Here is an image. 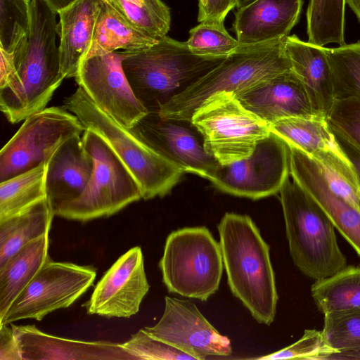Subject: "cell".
I'll use <instances>...</instances> for the list:
<instances>
[{"instance_id":"obj_24","label":"cell","mask_w":360,"mask_h":360,"mask_svg":"<svg viewBox=\"0 0 360 360\" xmlns=\"http://www.w3.org/2000/svg\"><path fill=\"white\" fill-rule=\"evenodd\" d=\"M102 0H75L58 14L61 72L65 79L75 77L91 44Z\"/></svg>"},{"instance_id":"obj_10","label":"cell","mask_w":360,"mask_h":360,"mask_svg":"<svg viewBox=\"0 0 360 360\" xmlns=\"http://www.w3.org/2000/svg\"><path fill=\"white\" fill-rule=\"evenodd\" d=\"M0 152V182L46 162L67 139L85 131L78 117L65 106L36 112Z\"/></svg>"},{"instance_id":"obj_40","label":"cell","mask_w":360,"mask_h":360,"mask_svg":"<svg viewBox=\"0 0 360 360\" xmlns=\"http://www.w3.org/2000/svg\"><path fill=\"white\" fill-rule=\"evenodd\" d=\"M0 325V360H22L12 326Z\"/></svg>"},{"instance_id":"obj_23","label":"cell","mask_w":360,"mask_h":360,"mask_svg":"<svg viewBox=\"0 0 360 360\" xmlns=\"http://www.w3.org/2000/svg\"><path fill=\"white\" fill-rule=\"evenodd\" d=\"M283 44L292 69L305 87L314 115L326 118L335 101L326 48L304 41L296 35H288Z\"/></svg>"},{"instance_id":"obj_27","label":"cell","mask_w":360,"mask_h":360,"mask_svg":"<svg viewBox=\"0 0 360 360\" xmlns=\"http://www.w3.org/2000/svg\"><path fill=\"white\" fill-rule=\"evenodd\" d=\"M54 216L47 198L0 221V266L25 245L48 234Z\"/></svg>"},{"instance_id":"obj_14","label":"cell","mask_w":360,"mask_h":360,"mask_svg":"<svg viewBox=\"0 0 360 360\" xmlns=\"http://www.w3.org/2000/svg\"><path fill=\"white\" fill-rule=\"evenodd\" d=\"M143 329L194 360L229 356L232 353L229 338L221 335L188 300L166 296L161 319L155 326Z\"/></svg>"},{"instance_id":"obj_9","label":"cell","mask_w":360,"mask_h":360,"mask_svg":"<svg viewBox=\"0 0 360 360\" xmlns=\"http://www.w3.org/2000/svg\"><path fill=\"white\" fill-rule=\"evenodd\" d=\"M190 122L202 136L206 152L223 165L249 157L271 133L269 123L225 91L207 98L193 112Z\"/></svg>"},{"instance_id":"obj_11","label":"cell","mask_w":360,"mask_h":360,"mask_svg":"<svg viewBox=\"0 0 360 360\" xmlns=\"http://www.w3.org/2000/svg\"><path fill=\"white\" fill-rule=\"evenodd\" d=\"M96 276L93 266L53 262L49 256L0 319V325L26 319L41 321L70 307L92 285Z\"/></svg>"},{"instance_id":"obj_16","label":"cell","mask_w":360,"mask_h":360,"mask_svg":"<svg viewBox=\"0 0 360 360\" xmlns=\"http://www.w3.org/2000/svg\"><path fill=\"white\" fill-rule=\"evenodd\" d=\"M271 131L312 158L328 176L343 177L359 188L351 163L337 143L326 118L291 117L271 124Z\"/></svg>"},{"instance_id":"obj_19","label":"cell","mask_w":360,"mask_h":360,"mask_svg":"<svg viewBox=\"0 0 360 360\" xmlns=\"http://www.w3.org/2000/svg\"><path fill=\"white\" fill-rule=\"evenodd\" d=\"M22 360H136L121 344L86 342L45 333L34 325L11 323Z\"/></svg>"},{"instance_id":"obj_22","label":"cell","mask_w":360,"mask_h":360,"mask_svg":"<svg viewBox=\"0 0 360 360\" xmlns=\"http://www.w3.org/2000/svg\"><path fill=\"white\" fill-rule=\"evenodd\" d=\"M93 168V158L81 135L67 139L56 149L47 161L46 172V197L53 213L83 193Z\"/></svg>"},{"instance_id":"obj_37","label":"cell","mask_w":360,"mask_h":360,"mask_svg":"<svg viewBox=\"0 0 360 360\" xmlns=\"http://www.w3.org/2000/svg\"><path fill=\"white\" fill-rule=\"evenodd\" d=\"M326 120L330 127L360 150V99L335 100Z\"/></svg>"},{"instance_id":"obj_41","label":"cell","mask_w":360,"mask_h":360,"mask_svg":"<svg viewBox=\"0 0 360 360\" xmlns=\"http://www.w3.org/2000/svg\"><path fill=\"white\" fill-rule=\"evenodd\" d=\"M330 129L333 134L337 143L351 163L360 188V150L340 133L331 127H330Z\"/></svg>"},{"instance_id":"obj_35","label":"cell","mask_w":360,"mask_h":360,"mask_svg":"<svg viewBox=\"0 0 360 360\" xmlns=\"http://www.w3.org/2000/svg\"><path fill=\"white\" fill-rule=\"evenodd\" d=\"M322 330L338 352L360 347V309L325 314Z\"/></svg>"},{"instance_id":"obj_33","label":"cell","mask_w":360,"mask_h":360,"mask_svg":"<svg viewBox=\"0 0 360 360\" xmlns=\"http://www.w3.org/2000/svg\"><path fill=\"white\" fill-rule=\"evenodd\" d=\"M31 0H0V49L11 53L28 37Z\"/></svg>"},{"instance_id":"obj_20","label":"cell","mask_w":360,"mask_h":360,"mask_svg":"<svg viewBox=\"0 0 360 360\" xmlns=\"http://www.w3.org/2000/svg\"><path fill=\"white\" fill-rule=\"evenodd\" d=\"M234 96L246 109L270 124L286 117L315 115L305 87L292 70Z\"/></svg>"},{"instance_id":"obj_31","label":"cell","mask_w":360,"mask_h":360,"mask_svg":"<svg viewBox=\"0 0 360 360\" xmlns=\"http://www.w3.org/2000/svg\"><path fill=\"white\" fill-rule=\"evenodd\" d=\"M335 100L360 99V41L326 48Z\"/></svg>"},{"instance_id":"obj_15","label":"cell","mask_w":360,"mask_h":360,"mask_svg":"<svg viewBox=\"0 0 360 360\" xmlns=\"http://www.w3.org/2000/svg\"><path fill=\"white\" fill-rule=\"evenodd\" d=\"M149 288L142 250L136 246L104 274L84 306L89 314L129 318L139 311Z\"/></svg>"},{"instance_id":"obj_36","label":"cell","mask_w":360,"mask_h":360,"mask_svg":"<svg viewBox=\"0 0 360 360\" xmlns=\"http://www.w3.org/2000/svg\"><path fill=\"white\" fill-rule=\"evenodd\" d=\"M336 352H338L328 343L323 330L306 329L303 335L290 345L274 353L254 359L326 360L328 356Z\"/></svg>"},{"instance_id":"obj_2","label":"cell","mask_w":360,"mask_h":360,"mask_svg":"<svg viewBox=\"0 0 360 360\" xmlns=\"http://www.w3.org/2000/svg\"><path fill=\"white\" fill-rule=\"evenodd\" d=\"M217 229L231 292L258 323L270 325L278 296L269 245L245 214L226 213Z\"/></svg>"},{"instance_id":"obj_6","label":"cell","mask_w":360,"mask_h":360,"mask_svg":"<svg viewBox=\"0 0 360 360\" xmlns=\"http://www.w3.org/2000/svg\"><path fill=\"white\" fill-rule=\"evenodd\" d=\"M280 200L290 255L295 265L314 281L328 278L347 266L335 227L316 202L289 177Z\"/></svg>"},{"instance_id":"obj_30","label":"cell","mask_w":360,"mask_h":360,"mask_svg":"<svg viewBox=\"0 0 360 360\" xmlns=\"http://www.w3.org/2000/svg\"><path fill=\"white\" fill-rule=\"evenodd\" d=\"M346 4L347 0H310L307 11L308 41L321 46L345 44Z\"/></svg>"},{"instance_id":"obj_25","label":"cell","mask_w":360,"mask_h":360,"mask_svg":"<svg viewBox=\"0 0 360 360\" xmlns=\"http://www.w3.org/2000/svg\"><path fill=\"white\" fill-rule=\"evenodd\" d=\"M158 40L122 15L108 1L102 0L91 41L84 58L120 49L134 51L147 48Z\"/></svg>"},{"instance_id":"obj_26","label":"cell","mask_w":360,"mask_h":360,"mask_svg":"<svg viewBox=\"0 0 360 360\" xmlns=\"http://www.w3.org/2000/svg\"><path fill=\"white\" fill-rule=\"evenodd\" d=\"M49 233L25 245L0 266V319L49 257Z\"/></svg>"},{"instance_id":"obj_42","label":"cell","mask_w":360,"mask_h":360,"mask_svg":"<svg viewBox=\"0 0 360 360\" xmlns=\"http://www.w3.org/2000/svg\"><path fill=\"white\" fill-rule=\"evenodd\" d=\"M326 360H360V347L342 350L330 354Z\"/></svg>"},{"instance_id":"obj_29","label":"cell","mask_w":360,"mask_h":360,"mask_svg":"<svg viewBox=\"0 0 360 360\" xmlns=\"http://www.w3.org/2000/svg\"><path fill=\"white\" fill-rule=\"evenodd\" d=\"M46 163L0 182V221L18 214L47 198Z\"/></svg>"},{"instance_id":"obj_8","label":"cell","mask_w":360,"mask_h":360,"mask_svg":"<svg viewBox=\"0 0 360 360\" xmlns=\"http://www.w3.org/2000/svg\"><path fill=\"white\" fill-rule=\"evenodd\" d=\"M82 139L94 160L83 193L54 213L79 221L112 215L142 198L140 186L111 148L97 134L85 129Z\"/></svg>"},{"instance_id":"obj_43","label":"cell","mask_w":360,"mask_h":360,"mask_svg":"<svg viewBox=\"0 0 360 360\" xmlns=\"http://www.w3.org/2000/svg\"><path fill=\"white\" fill-rule=\"evenodd\" d=\"M57 13L75 0H45Z\"/></svg>"},{"instance_id":"obj_28","label":"cell","mask_w":360,"mask_h":360,"mask_svg":"<svg viewBox=\"0 0 360 360\" xmlns=\"http://www.w3.org/2000/svg\"><path fill=\"white\" fill-rule=\"evenodd\" d=\"M311 293L323 315L360 309V266H346L328 278L315 281Z\"/></svg>"},{"instance_id":"obj_39","label":"cell","mask_w":360,"mask_h":360,"mask_svg":"<svg viewBox=\"0 0 360 360\" xmlns=\"http://www.w3.org/2000/svg\"><path fill=\"white\" fill-rule=\"evenodd\" d=\"M198 20L224 25L227 14L236 7V0H199Z\"/></svg>"},{"instance_id":"obj_1","label":"cell","mask_w":360,"mask_h":360,"mask_svg":"<svg viewBox=\"0 0 360 360\" xmlns=\"http://www.w3.org/2000/svg\"><path fill=\"white\" fill-rule=\"evenodd\" d=\"M57 13L45 0H31L28 37L11 53L0 49V109L12 124L46 108L65 79Z\"/></svg>"},{"instance_id":"obj_13","label":"cell","mask_w":360,"mask_h":360,"mask_svg":"<svg viewBox=\"0 0 360 360\" xmlns=\"http://www.w3.org/2000/svg\"><path fill=\"white\" fill-rule=\"evenodd\" d=\"M124 51L84 58L75 77L79 86L105 113L132 128L148 111L134 96L122 67Z\"/></svg>"},{"instance_id":"obj_44","label":"cell","mask_w":360,"mask_h":360,"mask_svg":"<svg viewBox=\"0 0 360 360\" xmlns=\"http://www.w3.org/2000/svg\"><path fill=\"white\" fill-rule=\"evenodd\" d=\"M347 4L349 5L360 22V0H347Z\"/></svg>"},{"instance_id":"obj_21","label":"cell","mask_w":360,"mask_h":360,"mask_svg":"<svg viewBox=\"0 0 360 360\" xmlns=\"http://www.w3.org/2000/svg\"><path fill=\"white\" fill-rule=\"evenodd\" d=\"M302 4V0H256L238 8L233 29L239 45L283 39L297 23Z\"/></svg>"},{"instance_id":"obj_18","label":"cell","mask_w":360,"mask_h":360,"mask_svg":"<svg viewBox=\"0 0 360 360\" xmlns=\"http://www.w3.org/2000/svg\"><path fill=\"white\" fill-rule=\"evenodd\" d=\"M153 148L176 162L184 172L207 179L220 165L205 150L194 134L174 121L148 112L133 127Z\"/></svg>"},{"instance_id":"obj_38","label":"cell","mask_w":360,"mask_h":360,"mask_svg":"<svg viewBox=\"0 0 360 360\" xmlns=\"http://www.w3.org/2000/svg\"><path fill=\"white\" fill-rule=\"evenodd\" d=\"M121 345L136 359L194 360L191 355L151 336L143 328L132 335L128 341Z\"/></svg>"},{"instance_id":"obj_12","label":"cell","mask_w":360,"mask_h":360,"mask_svg":"<svg viewBox=\"0 0 360 360\" xmlns=\"http://www.w3.org/2000/svg\"><path fill=\"white\" fill-rule=\"evenodd\" d=\"M290 149L271 131L252 154L229 165H219L207 178L221 191L253 200L280 191L290 175Z\"/></svg>"},{"instance_id":"obj_32","label":"cell","mask_w":360,"mask_h":360,"mask_svg":"<svg viewBox=\"0 0 360 360\" xmlns=\"http://www.w3.org/2000/svg\"><path fill=\"white\" fill-rule=\"evenodd\" d=\"M118 12L155 38L167 36L169 8L161 0H106Z\"/></svg>"},{"instance_id":"obj_5","label":"cell","mask_w":360,"mask_h":360,"mask_svg":"<svg viewBox=\"0 0 360 360\" xmlns=\"http://www.w3.org/2000/svg\"><path fill=\"white\" fill-rule=\"evenodd\" d=\"M124 75L148 112H158L174 90L184 89L226 58L195 55L186 41L167 36L150 47L124 51Z\"/></svg>"},{"instance_id":"obj_34","label":"cell","mask_w":360,"mask_h":360,"mask_svg":"<svg viewBox=\"0 0 360 360\" xmlns=\"http://www.w3.org/2000/svg\"><path fill=\"white\" fill-rule=\"evenodd\" d=\"M186 43L193 54L207 57L225 58L239 46L224 25L204 22L190 30Z\"/></svg>"},{"instance_id":"obj_4","label":"cell","mask_w":360,"mask_h":360,"mask_svg":"<svg viewBox=\"0 0 360 360\" xmlns=\"http://www.w3.org/2000/svg\"><path fill=\"white\" fill-rule=\"evenodd\" d=\"M64 106L78 117L85 129L97 134L111 148L138 182L143 199L165 196L185 173L183 167L150 146L133 128L110 117L80 86L65 99Z\"/></svg>"},{"instance_id":"obj_3","label":"cell","mask_w":360,"mask_h":360,"mask_svg":"<svg viewBox=\"0 0 360 360\" xmlns=\"http://www.w3.org/2000/svg\"><path fill=\"white\" fill-rule=\"evenodd\" d=\"M283 39L239 45L217 66L161 105L157 112L159 117L175 122H190L196 108L212 95L224 91L236 95L292 70Z\"/></svg>"},{"instance_id":"obj_17","label":"cell","mask_w":360,"mask_h":360,"mask_svg":"<svg viewBox=\"0 0 360 360\" xmlns=\"http://www.w3.org/2000/svg\"><path fill=\"white\" fill-rule=\"evenodd\" d=\"M290 149V174L323 209L335 229L360 257V210L330 188L321 166L298 148Z\"/></svg>"},{"instance_id":"obj_45","label":"cell","mask_w":360,"mask_h":360,"mask_svg":"<svg viewBox=\"0 0 360 360\" xmlns=\"http://www.w3.org/2000/svg\"><path fill=\"white\" fill-rule=\"evenodd\" d=\"M256 0H236V7L238 8L248 6Z\"/></svg>"},{"instance_id":"obj_7","label":"cell","mask_w":360,"mask_h":360,"mask_svg":"<svg viewBox=\"0 0 360 360\" xmlns=\"http://www.w3.org/2000/svg\"><path fill=\"white\" fill-rule=\"evenodd\" d=\"M171 293L206 301L219 289L224 269L219 242L205 226L171 232L159 262Z\"/></svg>"},{"instance_id":"obj_46","label":"cell","mask_w":360,"mask_h":360,"mask_svg":"<svg viewBox=\"0 0 360 360\" xmlns=\"http://www.w3.org/2000/svg\"><path fill=\"white\" fill-rule=\"evenodd\" d=\"M359 198H360V190H359Z\"/></svg>"}]
</instances>
